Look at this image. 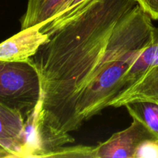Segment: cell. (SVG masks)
Returning a JSON list of instances; mask_svg holds the SVG:
<instances>
[{"instance_id":"obj_4","label":"cell","mask_w":158,"mask_h":158,"mask_svg":"<svg viewBox=\"0 0 158 158\" xmlns=\"http://www.w3.org/2000/svg\"><path fill=\"white\" fill-rule=\"evenodd\" d=\"M49 36L40 30V26L21 29L0 43V60L6 61H26L36 54Z\"/></svg>"},{"instance_id":"obj_3","label":"cell","mask_w":158,"mask_h":158,"mask_svg":"<svg viewBox=\"0 0 158 158\" xmlns=\"http://www.w3.org/2000/svg\"><path fill=\"white\" fill-rule=\"evenodd\" d=\"M151 138L157 137L141 122L133 119L127 128L94 147V158H134L139 143Z\"/></svg>"},{"instance_id":"obj_1","label":"cell","mask_w":158,"mask_h":158,"mask_svg":"<svg viewBox=\"0 0 158 158\" xmlns=\"http://www.w3.org/2000/svg\"><path fill=\"white\" fill-rule=\"evenodd\" d=\"M154 28L137 0H88L40 26L49 40L32 59L41 80L44 157L73 143L69 133L109 106Z\"/></svg>"},{"instance_id":"obj_12","label":"cell","mask_w":158,"mask_h":158,"mask_svg":"<svg viewBox=\"0 0 158 158\" xmlns=\"http://www.w3.org/2000/svg\"><path fill=\"white\" fill-rule=\"evenodd\" d=\"M87 1L88 0H69L68 2L64 6V7L63 8V9L49 22H57L66 18L68 15H70L73 11L78 9L80 6H83Z\"/></svg>"},{"instance_id":"obj_11","label":"cell","mask_w":158,"mask_h":158,"mask_svg":"<svg viewBox=\"0 0 158 158\" xmlns=\"http://www.w3.org/2000/svg\"><path fill=\"white\" fill-rule=\"evenodd\" d=\"M134 158H158V139H146L139 143Z\"/></svg>"},{"instance_id":"obj_7","label":"cell","mask_w":158,"mask_h":158,"mask_svg":"<svg viewBox=\"0 0 158 158\" xmlns=\"http://www.w3.org/2000/svg\"><path fill=\"white\" fill-rule=\"evenodd\" d=\"M69 0H28L26 11L21 19V29L40 26L52 19Z\"/></svg>"},{"instance_id":"obj_9","label":"cell","mask_w":158,"mask_h":158,"mask_svg":"<svg viewBox=\"0 0 158 158\" xmlns=\"http://www.w3.org/2000/svg\"><path fill=\"white\" fill-rule=\"evenodd\" d=\"M132 119L141 122L158 138V103L152 101H137L125 105Z\"/></svg>"},{"instance_id":"obj_8","label":"cell","mask_w":158,"mask_h":158,"mask_svg":"<svg viewBox=\"0 0 158 158\" xmlns=\"http://www.w3.org/2000/svg\"><path fill=\"white\" fill-rule=\"evenodd\" d=\"M158 65V28L154 26L151 38L143 50L123 77L124 88L137 80L142 74ZM122 89V90H123ZM121 90V91H122Z\"/></svg>"},{"instance_id":"obj_2","label":"cell","mask_w":158,"mask_h":158,"mask_svg":"<svg viewBox=\"0 0 158 158\" xmlns=\"http://www.w3.org/2000/svg\"><path fill=\"white\" fill-rule=\"evenodd\" d=\"M40 73L32 59L26 61L0 60V103L26 117L41 98Z\"/></svg>"},{"instance_id":"obj_13","label":"cell","mask_w":158,"mask_h":158,"mask_svg":"<svg viewBox=\"0 0 158 158\" xmlns=\"http://www.w3.org/2000/svg\"><path fill=\"white\" fill-rule=\"evenodd\" d=\"M137 2L152 19L158 20V0H137Z\"/></svg>"},{"instance_id":"obj_6","label":"cell","mask_w":158,"mask_h":158,"mask_svg":"<svg viewBox=\"0 0 158 158\" xmlns=\"http://www.w3.org/2000/svg\"><path fill=\"white\" fill-rule=\"evenodd\" d=\"M137 101L158 103V65L150 68L137 80L120 91L109 103V106L121 107Z\"/></svg>"},{"instance_id":"obj_5","label":"cell","mask_w":158,"mask_h":158,"mask_svg":"<svg viewBox=\"0 0 158 158\" xmlns=\"http://www.w3.org/2000/svg\"><path fill=\"white\" fill-rule=\"evenodd\" d=\"M24 123L19 111L0 103V147L13 157L24 158Z\"/></svg>"},{"instance_id":"obj_14","label":"cell","mask_w":158,"mask_h":158,"mask_svg":"<svg viewBox=\"0 0 158 158\" xmlns=\"http://www.w3.org/2000/svg\"><path fill=\"white\" fill-rule=\"evenodd\" d=\"M2 157H13L10 153L8 152L5 149H3L2 147H0V158Z\"/></svg>"},{"instance_id":"obj_10","label":"cell","mask_w":158,"mask_h":158,"mask_svg":"<svg viewBox=\"0 0 158 158\" xmlns=\"http://www.w3.org/2000/svg\"><path fill=\"white\" fill-rule=\"evenodd\" d=\"M94 147L73 146L62 147L49 153L46 157H79L94 158Z\"/></svg>"}]
</instances>
